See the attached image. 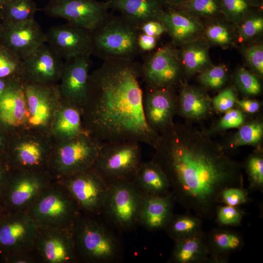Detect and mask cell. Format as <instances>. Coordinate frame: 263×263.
Wrapping results in <instances>:
<instances>
[{"label": "cell", "instance_id": "obj_1", "mask_svg": "<svg viewBox=\"0 0 263 263\" xmlns=\"http://www.w3.org/2000/svg\"><path fill=\"white\" fill-rule=\"evenodd\" d=\"M154 150L152 161L166 175L175 201L202 219L214 218L224 189L244 186L241 164L190 124L174 123Z\"/></svg>", "mask_w": 263, "mask_h": 263}, {"label": "cell", "instance_id": "obj_2", "mask_svg": "<svg viewBox=\"0 0 263 263\" xmlns=\"http://www.w3.org/2000/svg\"><path fill=\"white\" fill-rule=\"evenodd\" d=\"M141 81V64L134 60L104 61L89 75L85 131L102 143L133 141L155 149L160 135L146 120Z\"/></svg>", "mask_w": 263, "mask_h": 263}, {"label": "cell", "instance_id": "obj_3", "mask_svg": "<svg viewBox=\"0 0 263 263\" xmlns=\"http://www.w3.org/2000/svg\"><path fill=\"white\" fill-rule=\"evenodd\" d=\"M138 26L122 16L108 14L90 31L91 54L104 61L134 60L139 54Z\"/></svg>", "mask_w": 263, "mask_h": 263}, {"label": "cell", "instance_id": "obj_4", "mask_svg": "<svg viewBox=\"0 0 263 263\" xmlns=\"http://www.w3.org/2000/svg\"><path fill=\"white\" fill-rule=\"evenodd\" d=\"M73 231L79 261L108 263L119 257V241L97 216L81 214Z\"/></svg>", "mask_w": 263, "mask_h": 263}, {"label": "cell", "instance_id": "obj_5", "mask_svg": "<svg viewBox=\"0 0 263 263\" xmlns=\"http://www.w3.org/2000/svg\"><path fill=\"white\" fill-rule=\"evenodd\" d=\"M26 212L39 228H73L81 215L65 187L55 180Z\"/></svg>", "mask_w": 263, "mask_h": 263}, {"label": "cell", "instance_id": "obj_6", "mask_svg": "<svg viewBox=\"0 0 263 263\" xmlns=\"http://www.w3.org/2000/svg\"><path fill=\"white\" fill-rule=\"evenodd\" d=\"M143 196L132 179L110 181L102 213L118 229H131L139 223Z\"/></svg>", "mask_w": 263, "mask_h": 263}, {"label": "cell", "instance_id": "obj_7", "mask_svg": "<svg viewBox=\"0 0 263 263\" xmlns=\"http://www.w3.org/2000/svg\"><path fill=\"white\" fill-rule=\"evenodd\" d=\"M141 157L139 142L103 143L93 168L108 182L131 179L142 162Z\"/></svg>", "mask_w": 263, "mask_h": 263}, {"label": "cell", "instance_id": "obj_8", "mask_svg": "<svg viewBox=\"0 0 263 263\" xmlns=\"http://www.w3.org/2000/svg\"><path fill=\"white\" fill-rule=\"evenodd\" d=\"M102 144L86 132L69 139L50 158L52 178L58 180L93 167Z\"/></svg>", "mask_w": 263, "mask_h": 263}, {"label": "cell", "instance_id": "obj_9", "mask_svg": "<svg viewBox=\"0 0 263 263\" xmlns=\"http://www.w3.org/2000/svg\"><path fill=\"white\" fill-rule=\"evenodd\" d=\"M56 180L66 188L81 214H102L109 182L93 167Z\"/></svg>", "mask_w": 263, "mask_h": 263}, {"label": "cell", "instance_id": "obj_10", "mask_svg": "<svg viewBox=\"0 0 263 263\" xmlns=\"http://www.w3.org/2000/svg\"><path fill=\"white\" fill-rule=\"evenodd\" d=\"M184 74L178 51L169 45L146 56L141 64V79L148 87L174 89Z\"/></svg>", "mask_w": 263, "mask_h": 263}, {"label": "cell", "instance_id": "obj_11", "mask_svg": "<svg viewBox=\"0 0 263 263\" xmlns=\"http://www.w3.org/2000/svg\"><path fill=\"white\" fill-rule=\"evenodd\" d=\"M6 181L0 197L8 212L27 211L54 180L48 173L19 170Z\"/></svg>", "mask_w": 263, "mask_h": 263}, {"label": "cell", "instance_id": "obj_12", "mask_svg": "<svg viewBox=\"0 0 263 263\" xmlns=\"http://www.w3.org/2000/svg\"><path fill=\"white\" fill-rule=\"evenodd\" d=\"M33 250L38 263L79 261L73 228L38 227Z\"/></svg>", "mask_w": 263, "mask_h": 263}, {"label": "cell", "instance_id": "obj_13", "mask_svg": "<svg viewBox=\"0 0 263 263\" xmlns=\"http://www.w3.org/2000/svg\"><path fill=\"white\" fill-rule=\"evenodd\" d=\"M106 1L96 0H49L42 10L47 16L63 19L67 22L90 31L107 16Z\"/></svg>", "mask_w": 263, "mask_h": 263}, {"label": "cell", "instance_id": "obj_14", "mask_svg": "<svg viewBox=\"0 0 263 263\" xmlns=\"http://www.w3.org/2000/svg\"><path fill=\"white\" fill-rule=\"evenodd\" d=\"M46 34L35 19L19 23L2 22L0 44L23 60L46 43Z\"/></svg>", "mask_w": 263, "mask_h": 263}, {"label": "cell", "instance_id": "obj_15", "mask_svg": "<svg viewBox=\"0 0 263 263\" xmlns=\"http://www.w3.org/2000/svg\"><path fill=\"white\" fill-rule=\"evenodd\" d=\"M0 220V250L9 254L33 248L38 227L26 211L8 212Z\"/></svg>", "mask_w": 263, "mask_h": 263}, {"label": "cell", "instance_id": "obj_16", "mask_svg": "<svg viewBox=\"0 0 263 263\" xmlns=\"http://www.w3.org/2000/svg\"><path fill=\"white\" fill-rule=\"evenodd\" d=\"M143 109L148 125L160 135L174 123L177 97L174 89L146 87L143 95Z\"/></svg>", "mask_w": 263, "mask_h": 263}, {"label": "cell", "instance_id": "obj_17", "mask_svg": "<svg viewBox=\"0 0 263 263\" xmlns=\"http://www.w3.org/2000/svg\"><path fill=\"white\" fill-rule=\"evenodd\" d=\"M46 34V43L62 59L91 55L90 31L72 23L52 26Z\"/></svg>", "mask_w": 263, "mask_h": 263}, {"label": "cell", "instance_id": "obj_18", "mask_svg": "<svg viewBox=\"0 0 263 263\" xmlns=\"http://www.w3.org/2000/svg\"><path fill=\"white\" fill-rule=\"evenodd\" d=\"M62 59L46 43L22 60L20 74L28 83L51 85L61 77Z\"/></svg>", "mask_w": 263, "mask_h": 263}, {"label": "cell", "instance_id": "obj_19", "mask_svg": "<svg viewBox=\"0 0 263 263\" xmlns=\"http://www.w3.org/2000/svg\"><path fill=\"white\" fill-rule=\"evenodd\" d=\"M90 55H78L66 60L61 76L59 91L70 102L83 105L87 94Z\"/></svg>", "mask_w": 263, "mask_h": 263}, {"label": "cell", "instance_id": "obj_20", "mask_svg": "<svg viewBox=\"0 0 263 263\" xmlns=\"http://www.w3.org/2000/svg\"><path fill=\"white\" fill-rule=\"evenodd\" d=\"M160 20L174 45L181 46L203 37L202 20L184 11L164 8Z\"/></svg>", "mask_w": 263, "mask_h": 263}, {"label": "cell", "instance_id": "obj_21", "mask_svg": "<svg viewBox=\"0 0 263 263\" xmlns=\"http://www.w3.org/2000/svg\"><path fill=\"white\" fill-rule=\"evenodd\" d=\"M209 263H226L230 256L241 250L244 244L241 233L228 227H215L205 233Z\"/></svg>", "mask_w": 263, "mask_h": 263}, {"label": "cell", "instance_id": "obj_22", "mask_svg": "<svg viewBox=\"0 0 263 263\" xmlns=\"http://www.w3.org/2000/svg\"><path fill=\"white\" fill-rule=\"evenodd\" d=\"M174 201L171 192L160 195H144L139 223L150 230L164 229L173 215Z\"/></svg>", "mask_w": 263, "mask_h": 263}, {"label": "cell", "instance_id": "obj_23", "mask_svg": "<svg viewBox=\"0 0 263 263\" xmlns=\"http://www.w3.org/2000/svg\"><path fill=\"white\" fill-rule=\"evenodd\" d=\"M212 110L211 99L203 89L182 85L177 97L178 114L189 122H200L209 116Z\"/></svg>", "mask_w": 263, "mask_h": 263}, {"label": "cell", "instance_id": "obj_24", "mask_svg": "<svg viewBox=\"0 0 263 263\" xmlns=\"http://www.w3.org/2000/svg\"><path fill=\"white\" fill-rule=\"evenodd\" d=\"M24 89L30 123L34 126L45 125L51 117V103L57 90L51 85L28 83Z\"/></svg>", "mask_w": 263, "mask_h": 263}, {"label": "cell", "instance_id": "obj_25", "mask_svg": "<svg viewBox=\"0 0 263 263\" xmlns=\"http://www.w3.org/2000/svg\"><path fill=\"white\" fill-rule=\"evenodd\" d=\"M24 89L19 82L9 85L0 94V121L11 126H19L29 119Z\"/></svg>", "mask_w": 263, "mask_h": 263}, {"label": "cell", "instance_id": "obj_26", "mask_svg": "<svg viewBox=\"0 0 263 263\" xmlns=\"http://www.w3.org/2000/svg\"><path fill=\"white\" fill-rule=\"evenodd\" d=\"M109 9L117 11L121 16L139 27L149 20H158L164 8L158 0H107Z\"/></svg>", "mask_w": 263, "mask_h": 263}, {"label": "cell", "instance_id": "obj_27", "mask_svg": "<svg viewBox=\"0 0 263 263\" xmlns=\"http://www.w3.org/2000/svg\"><path fill=\"white\" fill-rule=\"evenodd\" d=\"M174 242L170 263H209L205 233L203 231Z\"/></svg>", "mask_w": 263, "mask_h": 263}, {"label": "cell", "instance_id": "obj_28", "mask_svg": "<svg viewBox=\"0 0 263 263\" xmlns=\"http://www.w3.org/2000/svg\"><path fill=\"white\" fill-rule=\"evenodd\" d=\"M132 180L144 195H160L169 192L170 185L166 175L152 160L142 162Z\"/></svg>", "mask_w": 263, "mask_h": 263}, {"label": "cell", "instance_id": "obj_29", "mask_svg": "<svg viewBox=\"0 0 263 263\" xmlns=\"http://www.w3.org/2000/svg\"><path fill=\"white\" fill-rule=\"evenodd\" d=\"M209 48L203 38L181 46V50L178 53L184 73L187 76L200 73L213 66Z\"/></svg>", "mask_w": 263, "mask_h": 263}, {"label": "cell", "instance_id": "obj_30", "mask_svg": "<svg viewBox=\"0 0 263 263\" xmlns=\"http://www.w3.org/2000/svg\"><path fill=\"white\" fill-rule=\"evenodd\" d=\"M16 161L19 170L48 173L43 169H49V159L42 148L35 142L20 144L16 150Z\"/></svg>", "mask_w": 263, "mask_h": 263}, {"label": "cell", "instance_id": "obj_31", "mask_svg": "<svg viewBox=\"0 0 263 263\" xmlns=\"http://www.w3.org/2000/svg\"><path fill=\"white\" fill-rule=\"evenodd\" d=\"M239 128L238 131L229 137L224 144H220L225 151L245 145L261 148L260 144L263 137V124L261 120L244 122Z\"/></svg>", "mask_w": 263, "mask_h": 263}, {"label": "cell", "instance_id": "obj_32", "mask_svg": "<svg viewBox=\"0 0 263 263\" xmlns=\"http://www.w3.org/2000/svg\"><path fill=\"white\" fill-rule=\"evenodd\" d=\"M79 106L74 104L58 113L54 124V130L57 134L69 139L86 132L82 127V110Z\"/></svg>", "mask_w": 263, "mask_h": 263}, {"label": "cell", "instance_id": "obj_33", "mask_svg": "<svg viewBox=\"0 0 263 263\" xmlns=\"http://www.w3.org/2000/svg\"><path fill=\"white\" fill-rule=\"evenodd\" d=\"M164 229L175 241L203 231L202 219L189 213L173 215Z\"/></svg>", "mask_w": 263, "mask_h": 263}, {"label": "cell", "instance_id": "obj_34", "mask_svg": "<svg viewBox=\"0 0 263 263\" xmlns=\"http://www.w3.org/2000/svg\"><path fill=\"white\" fill-rule=\"evenodd\" d=\"M208 20L210 21L204 24L202 38L209 46L227 48L235 44V34L229 25L219 18Z\"/></svg>", "mask_w": 263, "mask_h": 263}, {"label": "cell", "instance_id": "obj_35", "mask_svg": "<svg viewBox=\"0 0 263 263\" xmlns=\"http://www.w3.org/2000/svg\"><path fill=\"white\" fill-rule=\"evenodd\" d=\"M38 10L34 0H9L0 8L2 22L10 23L34 19Z\"/></svg>", "mask_w": 263, "mask_h": 263}, {"label": "cell", "instance_id": "obj_36", "mask_svg": "<svg viewBox=\"0 0 263 263\" xmlns=\"http://www.w3.org/2000/svg\"><path fill=\"white\" fill-rule=\"evenodd\" d=\"M175 8L201 20L223 17L221 0H188Z\"/></svg>", "mask_w": 263, "mask_h": 263}, {"label": "cell", "instance_id": "obj_37", "mask_svg": "<svg viewBox=\"0 0 263 263\" xmlns=\"http://www.w3.org/2000/svg\"><path fill=\"white\" fill-rule=\"evenodd\" d=\"M237 33L241 41L253 39L263 32V17L261 8H255L237 25Z\"/></svg>", "mask_w": 263, "mask_h": 263}, {"label": "cell", "instance_id": "obj_38", "mask_svg": "<svg viewBox=\"0 0 263 263\" xmlns=\"http://www.w3.org/2000/svg\"><path fill=\"white\" fill-rule=\"evenodd\" d=\"M244 168L248 176L249 188L253 191L263 192V153L257 149L246 159Z\"/></svg>", "mask_w": 263, "mask_h": 263}, {"label": "cell", "instance_id": "obj_39", "mask_svg": "<svg viewBox=\"0 0 263 263\" xmlns=\"http://www.w3.org/2000/svg\"><path fill=\"white\" fill-rule=\"evenodd\" d=\"M223 17L236 27L255 8L250 0H221Z\"/></svg>", "mask_w": 263, "mask_h": 263}, {"label": "cell", "instance_id": "obj_40", "mask_svg": "<svg viewBox=\"0 0 263 263\" xmlns=\"http://www.w3.org/2000/svg\"><path fill=\"white\" fill-rule=\"evenodd\" d=\"M245 117L243 111L232 109L225 113V114L210 128L203 132L210 137L215 134L228 129L239 128L245 122Z\"/></svg>", "mask_w": 263, "mask_h": 263}, {"label": "cell", "instance_id": "obj_41", "mask_svg": "<svg viewBox=\"0 0 263 263\" xmlns=\"http://www.w3.org/2000/svg\"><path fill=\"white\" fill-rule=\"evenodd\" d=\"M227 79V72L223 64L212 66L200 73L198 79L204 87L211 90L223 87Z\"/></svg>", "mask_w": 263, "mask_h": 263}, {"label": "cell", "instance_id": "obj_42", "mask_svg": "<svg viewBox=\"0 0 263 263\" xmlns=\"http://www.w3.org/2000/svg\"><path fill=\"white\" fill-rule=\"evenodd\" d=\"M245 215L239 207L218 204L215 210V222L219 226H237Z\"/></svg>", "mask_w": 263, "mask_h": 263}, {"label": "cell", "instance_id": "obj_43", "mask_svg": "<svg viewBox=\"0 0 263 263\" xmlns=\"http://www.w3.org/2000/svg\"><path fill=\"white\" fill-rule=\"evenodd\" d=\"M234 81L240 91L245 95H256L261 92V84L258 77L243 67L236 70Z\"/></svg>", "mask_w": 263, "mask_h": 263}, {"label": "cell", "instance_id": "obj_44", "mask_svg": "<svg viewBox=\"0 0 263 263\" xmlns=\"http://www.w3.org/2000/svg\"><path fill=\"white\" fill-rule=\"evenodd\" d=\"M22 60L0 44V78L20 74Z\"/></svg>", "mask_w": 263, "mask_h": 263}, {"label": "cell", "instance_id": "obj_45", "mask_svg": "<svg viewBox=\"0 0 263 263\" xmlns=\"http://www.w3.org/2000/svg\"><path fill=\"white\" fill-rule=\"evenodd\" d=\"M242 53L253 74L258 77L263 76V45L258 43L244 47Z\"/></svg>", "mask_w": 263, "mask_h": 263}, {"label": "cell", "instance_id": "obj_46", "mask_svg": "<svg viewBox=\"0 0 263 263\" xmlns=\"http://www.w3.org/2000/svg\"><path fill=\"white\" fill-rule=\"evenodd\" d=\"M251 201L248 190L244 187H231L225 188L220 194L219 204L234 207L247 204Z\"/></svg>", "mask_w": 263, "mask_h": 263}, {"label": "cell", "instance_id": "obj_47", "mask_svg": "<svg viewBox=\"0 0 263 263\" xmlns=\"http://www.w3.org/2000/svg\"><path fill=\"white\" fill-rule=\"evenodd\" d=\"M237 100L234 88L227 87L211 99L212 109L217 113H225L233 108Z\"/></svg>", "mask_w": 263, "mask_h": 263}, {"label": "cell", "instance_id": "obj_48", "mask_svg": "<svg viewBox=\"0 0 263 263\" xmlns=\"http://www.w3.org/2000/svg\"><path fill=\"white\" fill-rule=\"evenodd\" d=\"M138 28L140 32L158 38L164 33H167L164 25L158 20L148 21L142 24Z\"/></svg>", "mask_w": 263, "mask_h": 263}, {"label": "cell", "instance_id": "obj_49", "mask_svg": "<svg viewBox=\"0 0 263 263\" xmlns=\"http://www.w3.org/2000/svg\"><path fill=\"white\" fill-rule=\"evenodd\" d=\"M8 261L14 263H38L33 248L7 254Z\"/></svg>", "mask_w": 263, "mask_h": 263}, {"label": "cell", "instance_id": "obj_50", "mask_svg": "<svg viewBox=\"0 0 263 263\" xmlns=\"http://www.w3.org/2000/svg\"><path fill=\"white\" fill-rule=\"evenodd\" d=\"M158 38L140 32L137 38V45L140 52L152 51L157 46Z\"/></svg>", "mask_w": 263, "mask_h": 263}, {"label": "cell", "instance_id": "obj_51", "mask_svg": "<svg viewBox=\"0 0 263 263\" xmlns=\"http://www.w3.org/2000/svg\"><path fill=\"white\" fill-rule=\"evenodd\" d=\"M236 104L241 111L248 113H254L257 112L261 107L260 102L249 99H237Z\"/></svg>", "mask_w": 263, "mask_h": 263}, {"label": "cell", "instance_id": "obj_52", "mask_svg": "<svg viewBox=\"0 0 263 263\" xmlns=\"http://www.w3.org/2000/svg\"><path fill=\"white\" fill-rule=\"evenodd\" d=\"M164 8H175L188 0H158Z\"/></svg>", "mask_w": 263, "mask_h": 263}, {"label": "cell", "instance_id": "obj_53", "mask_svg": "<svg viewBox=\"0 0 263 263\" xmlns=\"http://www.w3.org/2000/svg\"><path fill=\"white\" fill-rule=\"evenodd\" d=\"M3 79L4 78H0V94L11 84H8L7 81Z\"/></svg>", "mask_w": 263, "mask_h": 263}, {"label": "cell", "instance_id": "obj_54", "mask_svg": "<svg viewBox=\"0 0 263 263\" xmlns=\"http://www.w3.org/2000/svg\"><path fill=\"white\" fill-rule=\"evenodd\" d=\"M255 7L261 8L263 5V0H250Z\"/></svg>", "mask_w": 263, "mask_h": 263}, {"label": "cell", "instance_id": "obj_55", "mask_svg": "<svg viewBox=\"0 0 263 263\" xmlns=\"http://www.w3.org/2000/svg\"><path fill=\"white\" fill-rule=\"evenodd\" d=\"M5 183L6 181H4L3 180V178L2 176H1V174L0 173V197L3 189Z\"/></svg>", "mask_w": 263, "mask_h": 263}, {"label": "cell", "instance_id": "obj_56", "mask_svg": "<svg viewBox=\"0 0 263 263\" xmlns=\"http://www.w3.org/2000/svg\"><path fill=\"white\" fill-rule=\"evenodd\" d=\"M9 0H0V8Z\"/></svg>", "mask_w": 263, "mask_h": 263}, {"label": "cell", "instance_id": "obj_57", "mask_svg": "<svg viewBox=\"0 0 263 263\" xmlns=\"http://www.w3.org/2000/svg\"><path fill=\"white\" fill-rule=\"evenodd\" d=\"M1 24H2V19H1L0 12V27H1Z\"/></svg>", "mask_w": 263, "mask_h": 263}]
</instances>
